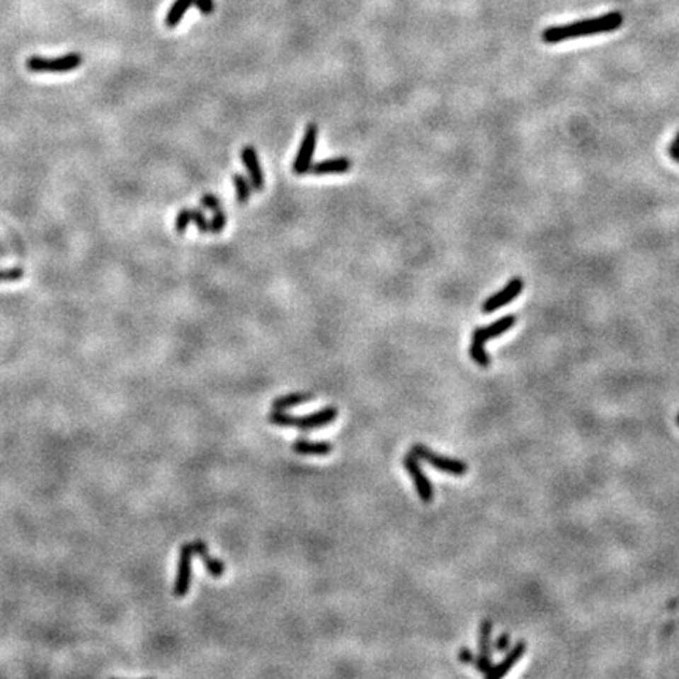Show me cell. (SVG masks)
Masks as SVG:
<instances>
[{
    "instance_id": "cell-22",
    "label": "cell",
    "mask_w": 679,
    "mask_h": 679,
    "mask_svg": "<svg viewBox=\"0 0 679 679\" xmlns=\"http://www.w3.org/2000/svg\"><path fill=\"white\" fill-rule=\"evenodd\" d=\"M192 222V210H181L176 214L175 219V230L176 233L183 234L186 230H188L189 224Z\"/></svg>"
},
{
    "instance_id": "cell-19",
    "label": "cell",
    "mask_w": 679,
    "mask_h": 679,
    "mask_svg": "<svg viewBox=\"0 0 679 679\" xmlns=\"http://www.w3.org/2000/svg\"><path fill=\"white\" fill-rule=\"evenodd\" d=\"M470 357H472V360L478 363V365L483 367V368L491 365V357L488 355V353H486L484 346L477 345V343H472V345H470Z\"/></svg>"
},
{
    "instance_id": "cell-3",
    "label": "cell",
    "mask_w": 679,
    "mask_h": 679,
    "mask_svg": "<svg viewBox=\"0 0 679 679\" xmlns=\"http://www.w3.org/2000/svg\"><path fill=\"white\" fill-rule=\"evenodd\" d=\"M82 62L84 59L79 52H69L60 57H54V59L33 55L27 60L25 67L33 74H65L81 68Z\"/></svg>"
},
{
    "instance_id": "cell-20",
    "label": "cell",
    "mask_w": 679,
    "mask_h": 679,
    "mask_svg": "<svg viewBox=\"0 0 679 679\" xmlns=\"http://www.w3.org/2000/svg\"><path fill=\"white\" fill-rule=\"evenodd\" d=\"M227 220H228V216L222 210L214 211V216L210 220V233L217 234V233L222 232L224 228L227 227Z\"/></svg>"
},
{
    "instance_id": "cell-24",
    "label": "cell",
    "mask_w": 679,
    "mask_h": 679,
    "mask_svg": "<svg viewBox=\"0 0 679 679\" xmlns=\"http://www.w3.org/2000/svg\"><path fill=\"white\" fill-rule=\"evenodd\" d=\"M200 205H202L205 210H210L212 212L220 210V206H222V203H220V198L216 197V195H211V194H206V195L200 198Z\"/></svg>"
},
{
    "instance_id": "cell-7",
    "label": "cell",
    "mask_w": 679,
    "mask_h": 679,
    "mask_svg": "<svg viewBox=\"0 0 679 679\" xmlns=\"http://www.w3.org/2000/svg\"><path fill=\"white\" fill-rule=\"evenodd\" d=\"M192 559H194V549L192 544H183L180 550V560H178V574L173 587V595L176 598H183L189 593L192 583Z\"/></svg>"
},
{
    "instance_id": "cell-26",
    "label": "cell",
    "mask_w": 679,
    "mask_h": 679,
    "mask_svg": "<svg viewBox=\"0 0 679 679\" xmlns=\"http://www.w3.org/2000/svg\"><path fill=\"white\" fill-rule=\"evenodd\" d=\"M510 646V635L508 634H502L498 637L497 643H496V649L497 651H506V649H508Z\"/></svg>"
},
{
    "instance_id": "cell-18",
    "label": "cell",
    "mask_w": 679,
    "mask_h": 679,
    "mask_svg": "<svg viewBox=\"0 0 679 679\" xmlns=\"http://www.w3.org/2000/svg\"><path fill=\"white\" fill-rule=\"evenodd\" d=\"M233 184H234V192H236V202L239 205H246L250 197H252V184L247 180L246 176H242L241 173H234L233 175Z\"/></svg>"
},
{
    "instance_id": "cell-1",
    "label": "cell",
    "mask_w": 679,
    "mask_h": 679,
    "mask_svg": "<svg viewBox=\"0 0 679 679\" xmlns=\"http://www.w3.org/2000/svg\"><path fill=\"white\" fill-rule=\"evenodd\" d=\"M623 14L620 11H612L605 16H599L595 19H585L573 23L568 25H557L549 27L542 32V40L549 45H555V42H561L566 40H573L577 37H585V35H596V33H607L613 32L623 24Z\"/></svg>"
},
{
    "instance_id": "cell-28",
    "label": "cell",
    "mask_w": 679,
    "mask_h": 679,
    "mask_svg": "<svg viewBox=\"0 0 679 679\" xmlns=\"http://www.w3.org/2000/svg\"><path fill=\"white\" fill-rule=\"evenodd\" d=\"M668 154H670L671 159L679 162V145L676 144V142H673V144L668 147Z\"/></svg>"
},
{
    "instance_id": "cell-9",
    "label": "cell",
    "mask_w": 679,
    "mask_h": 679,
    "mask_svg": "<svg viewBox=\"0 0 679 679\" xmlns=\"http://www.w3.org/2000/svg\"><path fill=\"white\" fill-rule=\"evenodd\" d=\"M516 323H518V318L514 316V314H506V316L497 319L496 323H492L489 326L477 327L474 333H472V343H477V345L484 346L486 341L500 337L502 333L508 332Z\"/></svg>"
},
{
    "instance_id": "cell-2",
    "label": "cell",
    "mask_w": 679,
    "mask_h": 679,
    "mask_svg": "<svg viewBox=\"0 0 679 679\" xmlns=\"http://www.w3.org/2000/svg\"><path fill=\"white\" fill-rule=\"evenodd\" d=\"M337 416H338L337 407L327 406L324 407V409L309 413V416H304V417L290 416V413H285L283 411H273L268 416V420L269 423L277 425V426H295L297 428V430L310 431V430H318V428L331 425L332 421L337 418Z\"/></svg>"
},
{
    "instance_id": "cell-6",
    "label": "cell",
    "mask_w": 679,
    "mask_h": 679,
    "mask_svg": "<svg viewBox=\"0 0 679 679\" xmlns=\"http://www.w3.org/2000/svg\"><path fill=\"white\" fill-rule=\"evenodd\" d=\"M403 466L407 470V474L411 475L413 484H416L417 494L421 498V502L430 503L433 497H434V489H433L431 481L428 480V477L425 475L423 469H421V466H420L418 457L413 455L412 452L407 453L403 457Z\"/></svg>"
},
{
    "instance_id": "cell-21",
    "label": "cell",
    "mask_w": 679,
    "mask_h": 679,
    "mask_svg": "<svg viewBox=\"0 0 679 679\" xmlns=\"http://www.w3.org/2000/svg\"><path fill=\"white\" fill-rule=\"evenodd\" d=\"M23 277H24V269L23 268L0 269V283L19 282Z\"/></svg>"
},
{
    "instance_id": "cell-27",
    "label": "cell",
    "mask_w": 679,
    "mask_h": 679,
    "mask_svg": "<svg viewBox=\"0 0 679 679\" xmlns=\"http://www.w3.org/2000/svg\"><path fill=\"white\" fill-rule=\"evenodd\" d=\"M457 657H460V662L462 663H472L474 662V654H472V651L469 648H462L460 654H457Z\"/></svg>"
},
{
    "instance_id": "cell-12",
    "label": "cell",
    "mask_w": 679,
    "mask_h": 679,
    "mask_svg": "<svg viewBox=\"0 0 679 679\" xmlns=\"http://www.w3.org/2000/svg\"><path fill=\"white\" fill-rule=\"evenodd\" d=\"M525 649H527L525 641H523V640L518 641L516 646H514L508 654H505L503 659L500 661L497 666H492L488 671H486V673H484L486 679H498V678L505 676L514 666H516V663L520 659H523Z\"/></svg>"
},
{
    "instance_id": "cell-30",
    "label": "cell",
    "mask_w": 679,
    "mask_h": 679,
    "mask_svg": "<svg viewBox=\"0 0 679 679\" xmlns=\"http://www.w3.org/2000/svg\"><path fill=\"white\" fill-rule=\"evenodd\" d=\"M676 421H678V425H679V413H678V417H676Z\"/></svg>"
},
{
    "instance_id": "cell-13",
    "label": "cell",
    "mask_w": 679,
    "mask_h": 679,
    "mask_svg": "<svg viewBox=\"0 0 679 679\" xmlns=\"http://www.w3.org/2000/svg\"><path fill=\"white\" fill-rule=\"evenodd\" d=\"M353 169V162L348 157H332V159H326L316 164H312L309 169V173L314 176H324V175H341L348 173Z\"/></svg>"
},
{
    "instance_id": "cell-11",
    "label": "cell",
    "mask_w": 679,
    "mask_h": 679,
    "mask_svg": "<svg viewBox=\"0 0 679 679\" xmlns=\"http://www.w3.org/2000/svg\"><path fill=\"white\" fill-rule=\"evenodd\" d=\"M241 159L247 170L250 184H252L253 190L261 192L264 189L266 181H264V173L260 166V159H258V154H256V149L253 147H244L241 152Z\"/></svg>"
},
{
    "instance_id": "cell-16",
    "label": "cell",
    "mask_w": 679,
    "mask_h": 679,
    "mask_svg": "<svg viewBox=\"0 0 679 679\" xmlns=\"http://www.w3.org/2000/svg\"><path fill=\"white\" fill-rule=\"evenodd\" d=\"M310 399H313V393H290V395H285L277 398L273 401V411H287L291 409V407L301 406L304 403H309Z\"/></svg>"
},
{
    "instance_id": "cell-17",
    "label": "cell",
    "mask_w": 679,
    "mask_h": 679,
    "mask_svg": "<svg viewBox=\"0 0 679 679\" xmlns=\"http://www.w3.org/2000/svg\"><path fill=\"white\" fill-rule=\"evenodd\" d=\"M192 5H194V0H175L166 16V25L169 28H175L181 23L186 11H188Z\"/></svg>"
},
{
    "instance_id": "cell-15",
    "label": "cell",
    "mask_w": 679,
    "mask_h": 679,
    "mask_svg": "<svg viewBox=\"0 0 679 679\" xmlns=\"http://www.w3.org/2000/svg\"><path fill=\"white\" fill-rule=\"evenodd\" d=\"M292 452L299 453V455H305V456H326L333 450V445L331 442L321 440V442H312L307 439H297L295 444L291 445Z\"/></svg>"
},
{
    "instance_id": "cell-10",
    "label": "cell",
    "mask_w": 679,
    "mask_h": 679,
    "mask_svg": "<svg viewBox=\"0 0 679 679\" xmlns=\"http://www.w3.org/2000/svg\"><path fill=\"white\" fill-rule=\"evenodd\" d=\"M492 627H494V624H492L491 620L481 621L480 641H478V657L475 661V667L477 670H480L481 673H486V671L492 667Z\"/></svg>"
},
{
    "instance_id": "cell-5",
    "label": "cell",
    "mask_w": 679,
    "mask_h": 679,
    "mask_svg": "<svg viewBox=\"0 0 679 679\" xmlns=\"http://www.w3.org/2000/svg\"><path fill=\"white\" fill-rule=\"evenodd\" d=\"M318 126L314 123H310L307 126V130L304 132V137L301 142V147H299V152L295 157V162H292V171L296 175H305L309 173V169L312 167V159L314 154V149H316L318 144Z\"/></svg>"
},
{
    "instance_id": "cell-8",
    "label": "cell",
    "mask_w": 679,
    "mask_h": 679,
    "mask_svg": "<svg viewBox=\"0 0 679 679\" xmlns=\"http://www.w3.org/2000/svg\"><path fill=\"white\" fill-rule=\"evenodd\" d=\"M523 290H524V282L520 280L519 277H514L503 290H500L494 296L486 299L481 310L484 313H492L498 309H502V307L508 305L513 299H516L520 292H523Z\"/></svg>"
},
{
    "instance_id": "cell-23",
    "label": "cell",
    "mask_w": 679,
    "mask_h": 679,
    "mask_svg": "<svg viewBox=\"0 0 679 679\" xmlns=\"http://www.w3.org/2000/svg\"><path fill=\"white\" fill-rule=\"evenodd\" d=\"M192 220H194L198 232L200 233H208L210 232V220L206 219L203 211L200 210H192Z\"/></svg>"
},
{
    "instance_id": "cell-25",
    "label": "cell",
    "mask_w": 679,
    "mask_h": 679,
    "mask_svg": "<svg viewBox=\"0 0 679 679\" xmlns=\"http://www.w3.org/2000/svg\"><path fill=\"white\" fill-rule=\"evenodd\" d=\"M194 5L202 14H211L214 11V0H194Z\"/></svg>"
},
{
    "instance_id": "cell-14",
    "label": "cell",
    "mask_w": 679,
    "mask_h": 679,
    "mask_svg": "<svg viewBox=\"0 0 679 679\" xmlns=\"http://www.w3.org/2000/svg\"><path fill=\"white\" fill-rule=\"evenodd\" d=\"M192 549H194V555H198L200 559L203 560L206 569L208 573L214 577H222L225 573V563L220 561L219 559H214V557L210 555L208 552V546L205 544L203 541H195L192 542Z\"/></svg>"
},
{
    "instance_id": "cell-29",
    "label": "cell",
    "mask_w": 679,
    "mask_h": 679,
    "mask_svg": "<svg viewBox=\"0 0 679 679\" xmlns=\"http://www.w3.org/2000/svg\"><path fill=\"white\" fill-rule=\"evenodd\" d=\"M675 142H676V144H678V145H679V132H678V134H676V139H675Z\"/></svg>"
},
{
    "instance_id": "cell-4",
    "label": "cell",
    "mask_w": 679,
    "mask_h": 679,
    "mask_svg": "<svg viewBox=\"0 0 679 679\" xmlns=\"http://www.w3.org/2000/svg\"><path fill=\"white\" fill-rule=\"evenodd\" d=\"M411 452L416 455L418 460L426 461L428 464H431L434 469H438L440 472H445V474L450 475H466L469 472V466L464 461L455 460V457H447V456H440L438 453H434L431 448H428L421 444H416L412 447Z\"/></svg>"
}]
</instances>
